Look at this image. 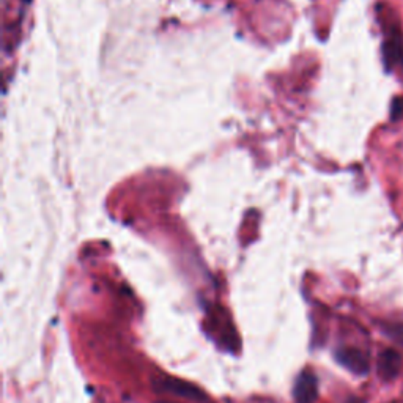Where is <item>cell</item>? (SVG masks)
Here are the masks:
<instances>
[{
	"instance_id": "6da1fadb",
	"label": "cell",
	"mask_w": 403,
	"mask_h": 403,
	"mask_svg": "<svg viewBox=\"0 0 403 403\" xmlns=\"http://www.w3.org/2000/svg\"><path fill=\"white\" fill-rule=\"evenodd\" d=\"M156 389L160 392H169L174 394L177 397L186 399V400H193V402H205L207 397L205 394L200 391L199 388L191 385L188 381L178 380V378H162L161 381L155 383Z\"/></svg>"
},
{
	"instance_id": "7a4b0ae2",
	"label": "cell",
	"mask_w": 403,
	"mask_h": 403,
	"mask_svg": "<svg viewBox=\"0 0 403 403\" xmlns=\"http://www.w3.org/2000/svg\"><path fill=\"white\" fill-rule=\"evenodd\" d=\"M376 370L383 381H394L403 372V356L394 348L383 350L376 362Z\"/></svg>"
},
{
	"instance_id": "3957f363",
	"label": "cell",
	"mask_w": 403,
	"mask_h": 403,
	"mask_svg": "<svg viewBox=\"0 0 403 403\" xmlns=\"http://www.w3.org/2000/svg\"><path fill=\"white\" fill-rule=\"evenodd\" d=\"M335 359L340 366L356 375H366L369 372V358L364 352L356 347H343L335 352Z\"/></svg>"
},
{
	"instance_id": "277c9868",
	"label": "cell",
	"mask_w": 403,
	"mask_h": 403,
	"mask_svg": "<svg viewBox=\"0 0 403 403\" xmlns=\"http://www.w3.org/2000/svg\"><path fill=\"white\" fill-rule=\"evenodd\" d=\"M319 397V381L310 370L298 375L293 386V399L296 403H315Z\"/></svg>"
},
{
	"instance_id": "5b68a950",
	"label": "cell",
	"mask_w": 403,
	"mask_h": 403,
	"mask_svg": "<svg viewBox=\"0 0 403 403\" xmlns=\"http://www.w3.org/2000/svg\"><path fill=\"white\" fill-rule=\"evenodd\" d=\"M391 118L394 122L403 118V96H397L392 100L391 104Z\"/></svg>"
},
{
	"instance_id": "8992f818",
	"label": "cell",
	"mask_w": 403,
	"mask_h": 403,
	"mask_svg": "<svg viewBox=\"0 0 403 403\" xmlns=\"http://www.w3.org/2000/svg\"><path fill=\"white\" fill-rule=\"evenodd\" d=\"M386 333L395 342L403 343V325H402V323H397V325L386 326Z\"/></svg>"
}]
</instances>
